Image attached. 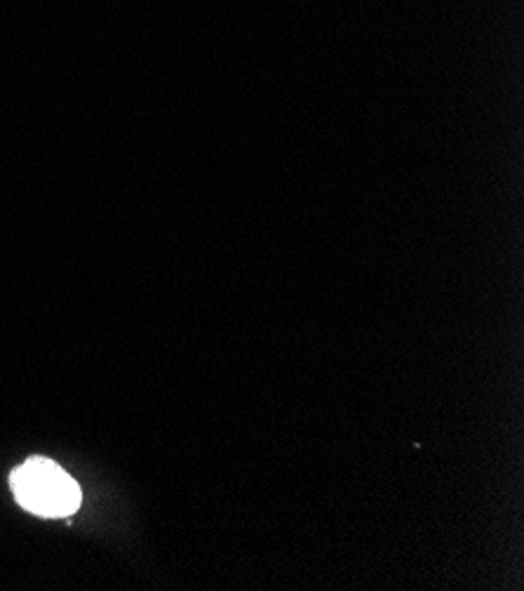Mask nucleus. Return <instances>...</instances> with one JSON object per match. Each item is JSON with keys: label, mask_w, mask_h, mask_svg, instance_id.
Returning a JSON list of instances; mask_svg holds the SVG:
<instances>
[{"label": "nucleus", "mask_w": 524, "mask_h": 591, "mask_svg": "<svg viewBox=\"0 0 524 591\" xmlns=\"http://www.w3.org/2000/svg\"><path fill=\"white\" fill-rule=\"evenodd\" d=\"M17 502L38 517H69L80 507V488L67 471L43 458L17 467L10 477Z\"/></svg>", "instance_id": "nucleus-1"}]
</instances>
